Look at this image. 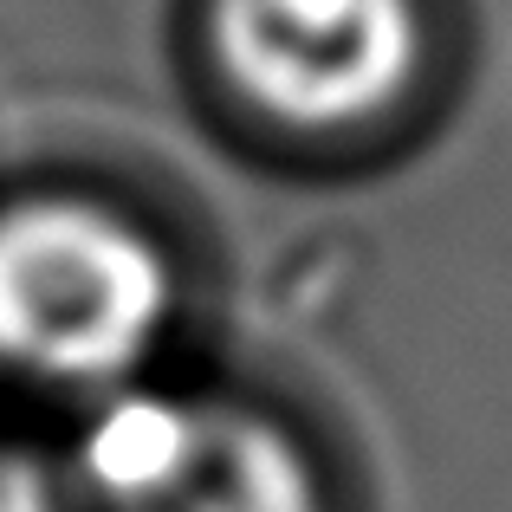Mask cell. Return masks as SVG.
Listing matches in <instances>:
<instances>
[{"label": "cell", "mask_w": 512, "mask_h": 512, "mask_svg": "<svg viewBox=\"0 0 512 512\" xmlns=\"http://www.w3.org/2000/svg\"><path fill=\"white\" fill-rule=\"evenodd\" d=\"M175 318V266L98 201H20L0 214V363L33 383H137Z\"/></svg>", "instance_id": "obj_1"}, {"label": "cell", "mask_w": 512, "mask_h": 512, "mask_svg": "<svg viewBox=\"0 0 512 512\" xmlns=\"http://www.w3.org/2000/svg\"><path fill=\"white\" fill-rule=\"evenodd\" d=\"M208 39L227 85L299 130L383 117L422 72L415 0H208Z\"/></svg>", "instance_id": "obj_2"}, {"label": "cell", "mask_w": 512, "mask_h": 512, "mask_svg": "<svg viewBox=\"0 0 512 512\" xmlns=\"http://www.w3.org/2000/svg\"><path fill=\"white\" fill-rule=\"evenodd\" d=\"M124 512H318L305 454L260 415L195 402L169 474Z\"/></svg>", "instance_id": "obj_3"}, {"label": "cell", "mask_w": 512, "mask_h": 512, "mask_svg": "<svg viewBox=\"0 0 512 512\" xmlns=\"http://www.w3.org/2000/svg\"><path fill=\"white\" fill-rule=\"evenodd\" d=\"M0 512H65L52 480L13 448H0Z\"/></svg>", "instance_id": "obj_4"}]
</instances>
